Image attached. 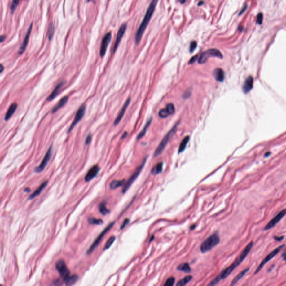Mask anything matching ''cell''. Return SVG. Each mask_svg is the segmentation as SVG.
I'll list each match as a JSON object with an SVG mask.
<instances>
[{
  "label": "cell",
  "instance_id": "1",
  "mask_svg": "<svg viewBox=\"0 0 286 286\" xmlns=\"http://www.w3.org/2000/svg\"><path fill=\"white\" fill-rule=\"evenodd\" d=\"M253 244L254 243H253V241L250 242L247 245V247L244 248L243 251L241 253L240 255L235 259V261L229 267H227L226 269L223 270L220 273V274L218 275V276H217L215 279H213L209 285V286H213V285L216 284L220 280L224 279L226 278L227 277L232 273V271L237 266L240 265V264L245 259V258L247 257V255H248V254L251 251V250L252 249Z\"/></svg>",
  "mask_w": 286,
  "mask_h": 286
},
{
  "label": "cell",
  "instance_id": "2",
  "mask_svg": "<svg viewBox=\"0 0 286 286\" xmlns=\"http://www.w3.org/2000/svg\"><path fill=\"white\" fill-rule=\"evenodd\" d=\"M158 2V0H152V1L150 5L147 9V11L146 12L143 20L142 21V24L139 26V29L136 32L135 38V43L136 44H139L142 39L143 35L144 34L145 29H147V25L149 24L150 19L153 16V13L155 11Z\"/></svg>",
  "mask_w": 286,
  "mask_h": 286
},
{
  "label": "cell",
  "instance_id": "3",
  "mask_svg": "<svg viewBox=\"0 0 286 286\" xmlns=\"http://www.w3.org/2000/svg\"><path fill=\"white\" fill-rule=\"evenodd\" d=\"M220 239L218 235L214 234L206 239L201 244V252L203 253L207 252L213 248L220 243Z\"/></svg>",
  "mask_w": 286,
  "mask_h": 286
},
{
  "label": "cell",
  "instance_id": "4",
  "mask_svg": "<svg viewBox=\"0 0 286 286\" xmlns=\"http://www.w3.org/2000/svg\"><path fill=\"white\" fill-rule=\"evenodd\" d=\"M178 125L179 122H177V124H176V125L173 126V128L168 132V133L165 136V138L162 139L161 142L159 144L158 147L156 148L154 154V156L155 157L159 156L162 153V152L164 150L165 147H166L168 143V142H169L170 139L173 137L174 134L176 133V130L177 129V127Z\"/></svg>",
  "mask_w": 286,
  "mask_h": 286
},
{
  "label": "cell",
  "instance_id": "5",
  "mask_svg": "<svg viewBox=\"0 0 286 286\" xmlns=\"http://www.w3.org/2000/svg\"><path fill=\"white\" fill-rule=\"evenodd\" d=\"M210 57H216L222 59L223 58V55L218 49H210L206 51H204V53L200 55L198 59V63L200 64H204L206 62L207 59Z\"/></svg>",
  "mask_w": 286,
  "mask_h": 286
},
{
  "label": "cell",
  "instance_id": "6",
  "mask_svg": "<svg viewBox=\"0 0 286 286\" xmlns=\"http://www.w3.org/2000/svg\"><path fill=\"white\" fill-rule=\"evenodd\" d=\"M284 247V244L281 245L279 247H277V248H275V250H273L272 252L270 253L269 254H268V255L266 256V258H264L263 260L262 261L261 264L259 265L258 268L255 270L254 274L256 275V274H257L258 273L260 272L261 271V269L263 268V267L266 264V263L268 262L269 261H271L272 259H273L275 257L276 255H277V254H278L280 252V250H282V248H283V247Z\"/></svg>",
  "mask_w": 286,
  "mask_h": 286
},
{
  "label": "cell",
  "instance_id": "7",
  "mask_svg": "<svg viewBox=\"0 0 286 286\" xmlns=\"http://www.w3.org/2000/svg\"><path fill=\"white\" fill-rule=\"evenodd\" d=\"M146 161H147V158H145L144 161H143L142 165H140L139 167L137 168L136 171L133 173V174L132 176H131L130 178L129 179L128 182L126 183V184H125L124 187L123 189H122V193H125L129 189V188L131 186L133 183L136 180V179L139 176V174L142 172L143 168L144 167V165L145 164Z\"/></svg>",
  "mask_w": 286,
  "mask_h": 286
},
{
  "label": "cell",
  "instance_id": "8",
  "mask_svg": "<svg viewBox=\"0 0 286 286\" xmlns=\"http://www.w3.org/2000/svg\"><path fill=\"white\" fill-rule=\"evenodd\" d=\"M86 110V106L85 104L82 105L79 108V109L77 112L76 115L72 123V124L67 130V133H70L71 131L73 130V129L76 126V125L82 120L85 114Z\"/></svg>",
  "mask_w": 286,
  "mask_h": 286
},
{
  "label": "cell",
  "instance_id": "9",
  "mask_svg": "<svg viewBox=\"0 0 286 286\" xmlns=\"http://www.w3.org/2000/svg\"><path fill=\"white\" fill-rule=\"evenodd\" d=\"M114 224H115V222H113L110 223V224L108 225V227H106V229L99 234V236H98V238H97L96 240L95 241V242H94V243L92 244V245H91V247H90V248L88 249V250H87V254L88 255L92 253L94 251V250L97 247L99 246V243H100V242H101V241L102 240V238H103V236H105V234L112 228V227H113Z\"/></svg>",
  "mask_w": 286,
  "mask_h": 286
},
{
  "label": "cell",
  "instance_id": "10",
  "mask_svg": "<svg viewBox=\"0 0 286 286\" xmlns=\"http://www.w3.org/2000/svg\"><path fill=\"white\" fill-rule=\"evenodd\" d=\"M55 266L57 271L59 273L61 277L62 278L63 280L65 281L70 276V272L66 266L64 261L62 259L58 261Z\"/></svg>",
  "mask_w": 286,
  "mask_h": 286
},
{
  "label": "cell",
  "instance_id": "11",
  "mask_svg": "<svg viewBox=\"0 0 286 286\" xmlns=\"http://www.w3.org/2000/svg\"><path fill=\"white\" fill-rule=\"evenodd\" d=\"M53 153V146H51V147L49 148L48 152L46 153V156L42 161L41 164L35 169V172L37 173H40L43 171L45 168H46V165L48 163L49 161L51 158V156Z\"/></svg>",
  "mask_w": 286,
  "mask_h": 286
},
{
  "label": "cell",
  "instance_id": "12",
  "mask_svg": "<svg viewBox=\"0 0 286 286\" xmlns=\"http://www.w3.org/2000/svg\"><path fill=\"white\" fill-rule=\"evenodd\" d=\"M286 215V209H284L278 213L277 215L275 216L268 224H266V226L264 227V230H267L271 229L273 227L276 225Z\"/></svg>",
  "mask_w": 286,
  "mask_h": 286
},
{
  "label": "cell",
  "instance_id": "13",
  "mask_svg": "<svg viewBox=\"0 0 286 286\" xmlns=\"http://www.w3.org/2000/svg\"><path fill=\"white\" fill-rule=\"evenodd\" d=\"M111 37H112L111 33L110 32H109L106 34L105 37H103V38L102 39V42L101 44V48H100V51H99L100 56L102 58L104 57L106 54L108 45L110 43Z\"/></svg>",
  "mask_w": 286,
  "mask_h": 286
},
{
  "label": "cell",
  "instance_id": "14",
  "mask_svg": "<svg viewBox=\"0 0 286 286\" xmlns=\"http://www.w3.org/2000/svg\"><path fill=\"white\" fill-rule=\"evenodd\" d=\"M127 29V24L126 23H124L122 24L121 26L119 29V31L117 32V37H116V42L115 43V46L113 48V53H115L116 52L117 49L119 47V44L121 42L122 37L125 33V31Z\"/></svg>",
  "mask_w": 286,
  "mask_h": 286
},
{
  "label": "cell",
  "instance_id": "15",
  "mask_svg": "<svg viewBox=\"0 0 286 286\" xmlns=\"http://www.w3.org/2000/svg\"><path fill=\"white\" fill-rule=\"evenodd\" d=\"M175 112V108L173 103L168 104L167 107L159 112V116L161 118L165 119Z\"/></svg>",
  "mask_w": 286,
  "mask_h": 286
},
{
  "label": "cell",
  "instance_id": "16",
  "mask_svg": "<svg viewBox=\"0 0 286 286\" xmlns=\"http://www.w3.org/2000/svg\"><path fill=\"white\" fill-rule=\"evenodd\" d=\"M33 24L31 23V24L29 26V27L27 33L26 34L23 43H22L21 46H20V49H19V50L18 51L19 55H21L25 51L26 48L28 44L29 40L30 38V35L31 30H32V29H33Z\"/></svg>",
  "mask_w": 286,
  "mask_h": 286
},
{
  "label": "cell",
  "instance_id": "17",
  "mask_svg": "<svg viewBox=\"0 0 286 286\" xmlns=\"http://www.w3.org/2000/svg\"><path fill=\"white\" fill-rule=\"evenodd\" d=\"M100 170V168L98 165H94L91 168L90 170H88V173H87L86 176L85 177L86 182H88L94 179L97 175Z\"/></svg>",
  "mask_w": 286,
  "mask_h": 286
},
{
  "label": "cell",
  "instance_id": "18",
  "mask_svg": "<svg viewBox=\"0 0 286 286\" xmlns=\"http://www.w3.org/2000/svg\"><path fill=\"white\" fill-rule=\"evenodd\" d=\"M130 98H129V99L126 101V102H125V103H124V105H123V106H122V108L121 109V110L119 112L118 116H117V117H116V119H115V121H114V125H115V126L118 125L119 123H120V121L121 120L122 117H123V116H124V114H125V111L126 110L128 106H129V103H130Z\"/></svg>",
  "mask_w": 286,
  "mask_h": 286
},
{
  "label": "cell",
  "instance_id": "19",
  "mask_svg": "<svg viewBox=\"0 0 286 286\" xmlns=\"http://www.w3.org/2000/svg\"><path fill=\"white\" fill-rule=\"evenodd\" d=\"M253 81V78L251 76L248 77L247 79H245L243 86V91L245 94L249 93L252 90Z\"/></svg>",
  "mask_w": 286,
  "mask_h": 286
},
{
  "label": "cell",
  "instance_id": "20",
  "mask_svg": "<svg viewBox=\"0 0 286 286\" xmlns=\"http://www.w3.org/2000/svg\"><path fill=\"white\" fill-rule=\"evenodd\" d=\"M65 85V81H61L60 82L58 83V85L56 86V87L54 88V91L51 93L47 98V101L49 102H51L53 99H54L58 94L59 93L60 90L62 89L63 87Z\"/></svg>",
  "mask_w": 286,
  "mask_h": 286
},
{
  "label": "cell",
  "instance_id": "21",
  "mask_svg": "<svg viewBox=\"0 0 286 286\" xmlns=\"http://www.w3.org/2000/svg\"><path fill=\"white\" fill-rule=\"evenodd\" d=\"M213 76L217 81L219 82H222L225 79L224 71L221 68L215 69L213 72Z\"/></svg>",
  "mask_w": 286,
  "mask_h": 286
},
{
  "label": "cell",
  "instance_id": "22",
  "mask_svg": "<svg viewBox=\"0 0 286 286\" xmlns=\"http://www.w3.org/2000/svg\"><path fill=\"white\" fill-rule=\"evenodd\" d=\"M17 108V104L16 103H12L11 105H10V108H9L7 112H6V115L5 116V117H4V120L5 121H8L9 119L11 117V116L13 115V114L15 112Z\"/></svg>",
  "mask_w": 286,
  "mask_h": 286
},
{
  "label": "cell",
  "instance_id": "23",
  "mask_svg": "<svg viewBox=\"0 0 286 286\" xmlns=\"http://www.w3.org/2000/svg\"><path fill=\"white\" fill-rule=\"evenodd\" d=\"M68 99H69V97L67 96L63 97L62 99H60V100L58 102L57 105H55V106L53 108L51 113H53V114L55 113L57 111L59 110L60 108H61L62 107H63L67 103V102H68Z\"/></svg>",
  "mask_w": 286,
  "mask_h": 286
},
{
  "label": "cell",
  "instance_id": "24",
  "mask_svg": "<svg viewBox=\"0 0 286 286\" xmlns=\"http://www.w3.org/2000/svg\"><path fill=\"white\" fill-rule=\"evenodd\" d=\"M47 184H48V181H46L44 182H43V183L40 186L39 188H38L37 190H35L34 192L31 195H30L29 198L30 200H32V199L35 198V197H37V196L39 195L40 193L42 192V191L46 187Z\"/></svg>",
  "mask_w": 286,
  "mask_h": 286
},
{
  "label": "cell",
  "instance_id": "25",
  "mask_svg": "<svg viewBox=\"0 0 286 286\" xmlns=\"http://www.w3.org/2000/svg\"><path fill=\"white\" fill-rule=\"evenodd\" d=\"M249 268H248L244 269L242 272H241L239 274H238V275L234 278V279L232 280V282L231 283V286H234V285H235V284H236V283H238V282L245 275V274L247 273V272L249 271Z\"/></svg>",
  "mask_w": 286,
  "mask_h": 286
},
{
  "label": "cell",
  "instance_id": "26",
  "mask_svg": "<svg viewBox=\"0 0 286 286\" xmlns=\"http://www.w3.org/2000/svg\"><path fill=\"white\" fill-rule=\"evenodd\" d=\"M78 280V276L77 275H72V276H69V277L64 281L66 285L71 286L76 283L77 280Z\"/></svg>",
  "mask_w": 286,
  "mask_h": 286
},
{
  "label": "cell",
  "instance_id": "27",
  "mask_svg": "<svg viewBox=\"0 0 286 286\" xmlns=\"http://www.w3.org/2000/svg\"><path fill=\"white\" fill-rule=\"evenodd\" d=\"M189 140H190V137L188 136H186L183 139V140L182 141L181 144H180V145H179V153H182L185 150Z\"/></svg>",
  "mask_w": 286,
  "mask_h": 286
},
{
  "label": "cell",
  "instance_id": "28",
  "mask_svg": "<svg viewBox=\"0 0 286 286\" xmlns=\"http://www.w3.org/2000/svg\"><path fill=\"white\" fill-rule=\"evenodd\" d=\"M152 118H150V120H149L147 122V123L146 124V125L145 126L144 128H143V129L141 131V132H140V133H139V135H138V138H137L138 140L142 139V138L145 135V134L147 133V131L149 126H150L151 123H152Z\"/></svg>",
  "mask_w": 286,
  "mask_h": 286
},
{
  "label": "cell",
  "instance_id": "29",
  "mask_svg": "<svg viewBox=\"0 0 286 286\" xmlns=\"http://www.w3.org/2000/svg\"><path fill=\"white\" fill-rule=\"evenodd\" d=\"M163 164L162 162L159 163L158 164H157L155 167L153 168L152 170V173L153 175H156V174H158L159 173H161L163 170Z\"/></svg>",
  "mask_w": 286,
  "mask_h": 286
},
{
  "label": "cell",
  "instance_id": "30",
  "mask_svg": "<svg viewBox=\"0 0 286 286\" xmlns=\"http://www.w3.org/2000/svg\"><path fill=\"white\" fill-rule=\"evenodd\" d=\"M177 269L179 271H182V272H184V273H190L191 271V269L190 268V265L188 263L181 264L177 267Z\"/></svg>",
  "mask_w": 286,
  "mask_h": 286
},
{
  "label": "cell",
  "instance_id": "31",
  "mask_svg": "<svg viewBox=\"0 0 286 286\" xmlns=\"http://www.w3.org/2000/svg\"><path fill=\"white\" fill-rule=\"evenodd\" d=\"M99 212L102 215H106L110 212L109 210L106 208V203L105 202H102L99 204Z\"/></svg>",
  "mask_w": 286,
  "mask_h": 286
},
{
  "label": "cell",
  "instance_id": "32",
  "mask_svg": "<svg viewBox=\"0 0 286 286\" xmlns=\"http://www.w3.org/2000/svg\"><path fill=\"white\" fill-rule=\"evenodd\" d=\"M192 279V276L187 275L186 277H185L184 278H183L181 280H179L178 283H177V286H184V285L187 284V283H189Z\"/></svg>",
  "mask_w": 286,
  "mask_h": 286
},
{
  "label": "cell",
  "instance_id": "33",
  "mask_svg": "<svg viewBox=\"0 0 286 286\" xmlns=\"http://www.w3.org/2000/svg\"><path fill=\"white\" fill-rule=\"evenodd\" d=\"M125 183V180H121V181H113L111 183L110 187L111 189L114 190L117 188L118 187H121Z\"/></svg>",
  "mask_w": 286,
  "mask_h": 286
},
{
  "label": "cell",
  "instance_id": "34",
  "mask_svg": "<svg viewBox=\"0 0 286 286\" xmlns=\"http://www.w3.org/2000/svg\"><path fill=\"white\" fill-rule=\"evenodd\" d=\"M54 34V24L53 23H51L49 27L48 39L49 41H51Z\"/></svg>",
  "mask_w": 286,
  "mask_h": 286
},
{
  "label": "cell",
  "instance_id": "35",
  "mask_svg": "<svg viewBox=\"0 0 286 286\" xmlns=\"http://www.w3.org/2000/svg\"><path fill=\"white\" fill-rule=\"evenodd\" d=\"M116 239V237L115 236H111L110 238H109L108 239V240L107 241L106 243L105 244V248L103 250H105L108 249V248H110L111 246L112 245V244L114 243V241Z\"/></svg>",
  "mask_w": 286,
  "mask_h": 286
},
{
  "label": "cell",
  "instance_id": "36",
  "mask_svg": "<svg viewBox=\"0 0 286 286\" xmlns=\"http://www.w3.org/2000/svg\"><path fill=\"white\" fill-rule=\"evenodd\" d=\"M88 223L91 225H101L103 222L101 219H97L95 218H89L88 219Z\"/></svg>",
  "mask_w": 286,
  "mask_h": 286
},
{
  "label": "cell",
  "instance_id": "37",
  "mask_svg": "<svg viewBox=\"0 0 286 286\" xmlns=\"http://www.w3.org/2000/svg\"><path fill=\"white\" fill-rule=\"evenodd\" d=\"M19 1L20 0H12L11 7H10L12 13H14L15 10L17 8V6L19 5Z\"/></svg>",
  "mask_w": 286,
  "mask_h": 286
},
{
  "label": "cell",
  "instance_id": "38",
  "mask_svg": "<svg viewBox=\"0 0 286 286\" xmlns=\"http://www.w3.org/2000/svg\"><path fill=\"white\" fill-rule=\"evenodd\" d=\"M175 282V279L173 277H170L168 278L166 282L165 283V286H172L174 285Z\"/></svg>",
  "mask_w": 286,
  "mask_h": 286
},
{
  "label": "cell",
  "instance_id": "39",
  "mask_svg": "<svg viewBox=\"0 0 286 286\" xmlns=\"http://www.w3.org/2000/svg\"><path fill=\"white\" fill-rule=\"evenodd\" d=\"M197 46V43L195 41H193L190 44V51L191 53H193L195 50Z\"/></svg>",
  "mask_w": 286,
  "mask_h": 286
},
{
  "label": "cell",
  "instance_id": "40",
  "mask_svg": "<svg viewBox=\"0 0 286 286\" xmlns=\"http://www.w3.org/2000/svg\"><path fill=\"white\" fill-rule=\"evenodd\" d=\"M91 141H92V135H91V134H89L88 136H87L86 139L85 144L86 145H88L91 143Z\"/></svg>",
  "mask_w": 286,
  "mask_h": 286
},
{
  "label": "cell",
  "instance_id": "41",
  "mask_svg": "<svg viewBox=\"0 0 286 286\" xmlns=\"http://www.w3.org/2000/svg\"><path fill=\"white\" fill-rule=\"evenodd\" d=\"M263 15L262 13H259L257 16V23L259 24H261L263 21Z\"/></svg>",
  "mask_w": 286,
  "mask_h": 286
},
{
  "label": "cell",
  "instance_id": "42",
  "mask_svg": "<svg viewBox=\"0 0 286 286\" xmlns=\"http://www.w3.org/2000/svg\"><path fill=\"white\" fill-rule=\"evenodd\" d=\"M129 221H130L129 219H128V218H126L125 220H124V221L123 224H122V225L121 227V229H124L125 228V227H126V225H127L129 224Z\"/></svg>",
  "mask_w": 286,
  "mask_h": 286
},
{
  "label": "cell",
  "instance_id": "43",
  "mask_svg": "<svg viewBox=\"0 0 286 286\" xmlns=\"http://www.w3.org/2000/svg\"><path fill=\"white\" fill-rule=\"evenodd\" d=\"M197 59H198V55H196L195 56L193 57L192 58L190 59V62H189V64H192L194 63L195 62Z\"/></svg>",
  "mask_w": 286,
  "mask_h": 286
},
{
  "label": "cell",
  "instance_id": "44",
  "mask_svg": "<svg viewBox=\"0 0 286 286\" xmlns=\"http://www.w3.org/2000/svg\"><path fill=\"white\" fill-rule=\"evenodd\" d=\"M274 239H275V240L278 241H281L282 240H283L284 236H275V237H274Z\"/></svg>",
  "mask_w": 286,
  "mask_h": 286
},
{
  "label": "cell",
  "instance_id": "45",
  "mask_svg": "<svg viewBox=\"0 0 286 286\" xmlns=\"http://www.w3.org/2000/svg\"><path fill=\"white\" fill-rule=\"evenodd\" d=\"M247 5H245V6L243 8V9L241 10V11L239 13V15H240L242 14L246 10H247Z\"/></svg>",
  "mask_w": 286,
  "mask_h": 286
},
{
  "label": "cell",
  "instance_id": "46",
  "mask_svg": "<svg viewBox=\"0 0 286 286\" xmlns=\"http://www.w3.org/2000/svg\"><path fill=\"white\" fill-rule=\"evenodd\" d=\"M5 39H6V36H5V35H1V37H0L1 43H2Z\"/></svg>",
  "mask_w": 286,
  "mask_h": 286
},
{
  "label": "cell",
  "instance_id": "47",
  "mask_svg": "<svg viewBox=\"0 0 286 286\" xmlns=\"http://www.w3.org/2000/svg\"><path fill=\"white\" fill-rule=\"evenodd\" d=\"M128 136V133L125 131L124 133L123 134V135H122L121 138V139H123L125 138L126 136Z\"/></svg>",
  "mask_w": 286,
  "mask_h": 286
},
{
  "label": "cell",
  "instance_id": "48",
  "mask_svg": "<svg viewBox=\"0 0 286 286\" xmlns=\"http://www.w3.org/2000/svg\"><path fill=\"white\" fill-rule=\"evenodd\" d=\"M282 257L283 260L286 261V251L285 252L283 253L282 255Z\"/></svg>",
  "mask_w": 286,
  "mask_h": 286
},
{
  "label": "cell",
  "instance_id": "49",
  "mask_svg": "<svg viewBox=\"0 0 286 286\" xmlns=\"http://www.w3.org/2000/svg\"><path fill=\"white\" fill-rule=\"evenodd\" d=\"M271 152H268L267 153H266V154H265V157H268V156H270V155H271Z\"/></svg>",
  "mask_w": 286,
  "mask_h": 286
},
{
  "label": "cell",
  "instance_id": "50",
  "mask_svg": "<svg viewBox=\"0 0 286 286\" xmlns=\"http://www.w3.org/2000/svg\"><path fill=\"white\" fill-rule=\"evenodd\" d=\"M3 69H4V67H3V65L1 64V71H0V72L2 73L3 72Z\"/></svg>",
  "mask_w": 286,
  "mask_h": 286
},
{
  "label": "cell",
  "instance_id": "51",
  "mask_svg": "<svg viewBox=\"0 0 286 286\" xmlns=\"http://www.w3.org/2000/svg\"><path fill=\"white\" fill-rule=\"evenodd\" d=\"M25 191L26 192H30V190L29 188H26L25 190Z\"/></svg>",
  "mask_w": 286,
  "mask_h": 286
},
{
  "label": "cell",
  "instance_id": "52",
  "mask_svg": "<svg viewBox=\"0 0 286 286\" xmlns=\"http://www.w3.org/2000/svg\"><path fill=\"white\" fill-rule=\"evenodd\" d=\"M186 1V0H180V3H182V4H183V3H185Z\"/></svg>",
  "mask_w": 286,
  "mask_h": 286
},
{
  "label": "cell",
  "instance_id": "53",
  "mask_svg": "<svg viewBox=\"0 0 286 286\" xmlns=\"http://www.w3.org/2000/svg\"><path fill=\"white\" fill-rule=\"evenodd\" d=\"M204 3V1H201L200 2H199V3H198V5H202V4H203Z\"/></svg>",
  "mask_w": 286,
  "mask_h": 286
},
{
  "label": "cell",
  "instance_id": "54",
  "mask_svg": "<svg viewBox=\"0 0 286 286\" xmlns=\"http://www.w3.org/2000/svg\"><path fill=\"white\" fill-rule=\"evenodd\" d=\"M194 227H195V225H194L192 227H191V229H194Z\"/></svg>",
  "mask_w": 286,
  "mask_h": 286
},
{
  "label": "cell",
  "instance_id": "55",
  "mask_svg": "<svg viewBox=\"0 0 286 286\" xmlns=\"http://www.w3.org/2000/svg\"><path fill=\"white\" fill-rule=\"evenodd\" d=\"M91 0H87V2H90Z\"/></svg>",
  "mask_w": 286,
  "mask_h": 286
}]
</instances>
